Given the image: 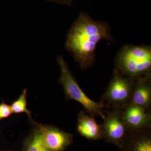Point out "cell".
<instances>
[{
    "label": "cell",
    "instance_id": "cell-1",
    "mask_svg": "<svg viewBox=\"0 0 151 151\" xmlns=\"http://www.w3.org/2000/svg\"><path fill=\"white\" fill-rule=\"evenodd\" d=\"M102 40L114 42L109 24L81 12L68 32L65 46L84 70L94 64L97 44Z\"/></svg>",
    "mask_w": 151,
    "mask_h": 151
},
{
    "label": "cell",
    "instance_id": "cell-2",
    "mask_svg": "<svg viewBox=\"0 0 151 151\" xmlns=\"http://www.w3.org/2000/svg\"><path fill=\"white\" fill-rule=\"evenodd\" d=\"M115 69L132 81L151 78L150 45H124L117 53Z\"/></svg>",
    "mask_w": 151,
    "mask_h": 151
},
{
    "label": "cell",
    "instance_id": "cell-3",
    "mask_svg": "<svg viewBox=\"0 0 151 151\" xmlns=\"http://www.w3.org/2000/svg\"><path fill=\"white\" fill-rule=\"evenodd\" d=\"M57 62L61 70L59 83L63 87L65 97L68 100H75L81 104L90 116H100L104 120L105 115L103 113V109L108 107L102 102H95L86 96L70 73L62 57H58Z\"/></svg>",
    "mask_w": 151,
    "mask_h": 151
},
{
    "label": "cell",
    "instance_id": "cell-4",
    "mask_svg": "<svg viewBox=\"0 0 151 151\" xmlns=\"http://www.w3.org/2000/svg\"><path fill=\"white\" fill-rule=\"evenodd\" d=\"M135 81L114 69V75L103 97L106 105L121 110L129 105Z\"/></svg>",
    "mask_w": 151,
    "mask_h": 151
},
{
    "label": "cell",
    "instance_id": "cell-5",
    "mask_svg": "<svg viewBox=\"0 0 151 151\" xmlns=\"http://www.w3.org/2000/svg\"><path fill=\"white\" fill-rule=\"evenodd\" d=\"M118 111L130 131L140 132L150 128L151 116L146 109L129 104Z\"/></svg>",
    "mask_w": 151,
    "mask_h": 151
},
{
    "label": "cell",
    "instance_id": "cell-6",
    "mask_svg": "<svg viewBox=\"0 0 151 151\" xmlns=\"http://www.w3.org/2000/svg\"><path fill=\"white\" fill-rule=\"evenodd\" d=\"M42 146L52 151H63L70 145L73 136L53 126L40 124Z\"/></svg>",
    "mask_w": 151,
    "mask_h": 151
},
{
    "label": "cell",
    "instance_id": "cell-7",
    "mask_svg": "<svg viewBox=\"0 0 151 151\" xmlns=\"http://www.w3.org/2000/svg\"><path fill=\"white\" fill-rule=\"evenodd\" d=\"M103 120L101 126L104 136L112 142H120L130 131L118 110L107 113Z\"/></svg>",
    "mask_w": 151,
    "mask_h": 151
},
{
    "label": "cell",
    "instance_id": "cell-8",
    "mask_svg": "<svg viewBox=\"0 0 151 151\" xmlns=\"http://www.w3.org/2000/svg\"><path fill=\"white\" fill-rule=\"evenodd\" d=\"M151 103V78H142L136 81L129 104L139 106L147 110L150 107Z\"/></svg>",
    "mask_w": 151,
    "mask_h": 151
},
{
    "label": "cell",
    "instance_id": "cell-9",
    "mask_svg": "<svg viewBox=\"0 0 151 151\" xmlns=\"http://www.w3.org/2000/svg\"><path fill=\"white\" fill-rule=\"evenodd\" d=\"M77 130L81 136L90 139H97L104 136L101 126L97 124L94 117L84 111L78 113Z\"/></svg>",
    "mask_w": 151,
    "mask_h": 151
},
{
    "label": "cell",
    "instance_id": "cell-10",
    "mask_svg": "<svg viewBox=\"0 0 151 151\" xmlns=\"http://www.w3.org/2000/svg\"><path fill=\"white\" fill-rule=\"evenodd\" d=\"M34 125L31 134L25 141L23 151H40L42 147V135L40 124L32 122Z\"/></svg>",
    "mask_w": 151,
    "mask_h": 151
},
{
    "label": "cell",
    "instance_id": "cell-11",
    "mask_svg": "<svg viewBox=\"0 0 151 151\" xmlns=\"http://www.w3.org/2000/svg\"><path fill=\"white\" fill-rule=\"evenodd\" d=\"M27 94L26 89H24L19 98L15 100L10 106L13 113L15 114L27 113L29 119L32 120L31 112L28 110L27 107Z\"/></svg>",
    "mask_w": 151,
    "mask_h": 151
},
{
    "label": "cell",
    "instance_id": "cell-12",
    "mask_svg": "<svg viewBox=\"0 0 151 151\" xmlns=\"http://www.w3.org/2000/svg\"><path fill=\"white\" fill-rule=\"evenodd\" d=\"M133 151H151V140L148 137H143L135 143Z\"/></svg>",
    "mask_w": 151,
    "mask_h": 151
},
{
    "label": "cell",
    "instance_id": "cell-13",
    "mask_svg": "<svg viewBox=\"0 0 151 151\" xmlns=\"http://www.w3.org/2000/svg\"><path fill=\"white\" fill-rule=\"evenodd\" d=\"M13 113L10 105L6 104L4 101L0 104V121L11 116Z\"/></svg>",
    "mask_w": 151,
    "mask_h": 151
},
{
    "label": "cell",
    "instance_id": "cell-14",
    "mask_svg": "<svg viewBox=\"0 0 151 151\" xmlns=\"http://www.w3.org/2000/svg\"><path fill=\"white\" fill-rule=\"evenodd\" d=\"M48 1L55 2L59 3V4H66L70 6L72 4L73 0H48Z\"/></svg>",
    "mask_w": 151,
    "mask_h": 151
},
{
    "label": "cell",
    "instance_id": "cell-15",
    "mask_svg": "<svg viewBox=\"0 0 151 151\" xmlns=\"http://www.w3.org/2000/svg\"><path fill=\"white\" fill-rule=\"evenodd\" d=\"M40 151H52L51 150H49V149L46 148L45 147L43 146H42L40 150Z\"/></svg>",
    "mask_w": 151,
    "mask_h": 151
}]
</instances>
